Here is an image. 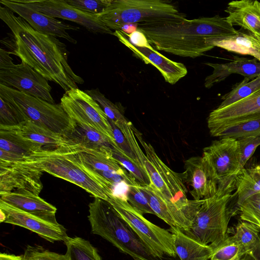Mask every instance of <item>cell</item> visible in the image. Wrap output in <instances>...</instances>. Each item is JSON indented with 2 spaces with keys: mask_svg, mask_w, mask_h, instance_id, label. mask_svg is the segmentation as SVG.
Instances as JSON below:
<instances>
[{
  "mask_svg": "<svg viewBox=\"0 0 260 260\" xmlns=\"http://www.w3.org/2000/svg\"><path fill=\"white\" fill-rule=\"evenodd\" d=\"M0 18L12 32L8 41L11 53L18 56L46 80L64 91L78 88L83 79L76 74L68 60L66 45L56 37L35 30L24 19L9 8L0 7Z\"/></svg>",
  "mask_w": 260,
  "mask_h": 260,
  "instance_id": "obj_1",
  "label": "cell"
},
{
  "mask_svg": "<svg viewBox=\"0 0 260 260\" xmlns=\"http://www.w3.org/2000/svg\"><path fill=\"white\" fill-rule=\"evenodd\" d=\"M255 260H260V238L256 245L249 252Z\"/></svg>",
  "mask_w": 260,
  "mask_h": 260,
  "instance_id": "obj_49",
  "label": "cell"
},
{
  "mask_svg": "<svg viewBox=\"0 0 260 260\" xmlns=\"http://www.w3.org/2000/svg\"><path fill=\"white\" fill-rule=\"evenodd\" d=\"M234 195L214 196L203 199L191 225L183 232L186 235L213 249L228 237L229 221L228 204Z\"/></svg>",
  "mask_w": 260,
  "mask_h": 260,
  "instance_id": "obj_5",
  "label": "cell"
},
{
  "mask_svg": "<svg viewBox=\"0 0 260 260\" xmlns=\"http://www.w3.org/2000/svg\"><path fill=\"white\" fill-rule=\"evenodd\" d=\"M85 91L100 105L109 120L116 125L126 119L119 107L106 98L98 88Z\"/></svg>",
  "mask_w": 260,
  "mask_h": 260,
  "instance_id": "obj_37",
  "label": "cell"
},
{
  "mask_svg": "<svg viewBox=\"0 0 260 260\" xmlns=\"http://www.w3.org/2000/svg\"><path fill=\"white\" fill-rule=\"evenodd\" d=\"M72 146L44 151L32 159L43 172L80 186L94 198L107 201L108 195L106 190L85 170Z\"/></svg>",
  "mask_w": 260,
  "mask_h": 260,
  "instance_id": "obj_7",
  "label": "cell"
},
{
  "mask_svg": "<svg viewBox=\"0 0 260 260\" xmlns=\"http://www.w3.org/2000/svg\"><path fill=\"white\" fill-rule=\"evenodd\" d=\"M66 139L71 145L96 152L113 155V150L116 151L111 142L102 134L75 121Z\"/></svg>",
  "mask_w": 260,
  "mask_h": 260,
  "instance_id": "obj_23",
  "label": "cell"
},
{
  "mask_svg": "<svg viewBox=\"0 0 260 260\" xmlns=\"http://www.w3.org/2000/svg\"><path fill=\"white\" fill-rule=\"evenodd\" d=\"M260 118V89L228 107L212 111L207 124L211 135L215 137L222 129L249 120Z\"/></svg>",
  "mask_w": 260,
  "mask_h": 260,
  "instance_id": "obj_15",
  "label": "cell"
},
{
  "mask_svg": "<svg viewBox=\"0 0 260 260\" xmlns=\"http://www.w3.org/2000/svg\"><path fill=\"white\" fill-rule=\"evenodd\" d=\"M111 30H119L126 24L180 21L186 19L173 4L162 0H112L99 14Z\"/></svg>",
  "mask_w": 260,
  "mask_h": 260,
  "instance_id": "obj_4",
  "label": "cell"
},
{
  "mask_svg": "<svg viewBox=\"0 0 260 260\" xmlns=\"http://www.w3.org/2000/svg\"><path fill=\"white\" fill-rule=\"evenodd\" d=\"M0 3L24 19L35 30L63 38L73 44L77 43V41L67 30H78L79 27L64 23L55 18L44 15L20 3L18 0H1Z\"/></svg>",
  "mask_w": 260,
  "mask_h": 260,
  "instance_id": "obj_17",
  "label": "cell"
},
{
  "mask_svg": "<svg viewBox=\"0 0 260 260\" xmlns=\"http://www.w3.org/2000/svg\"><path fill=\"white\" fill-rule=\"evenodd\" d=\"M17 128L24 137L40 144L46 151L71 145L62 135L30 120L25 121Z\"/></svg>",
  "mask_w": 260,
  "mask_h": 260,
  "instance_id": "obj_26",
  "label": "cell"
},
{
  "mask_svg": "<svg viewBox=\"0 0 260 260\" xmlns=\"http://www.w3.org/2000/svg\"><path fill=\"white\" fill-rule=\"evenodd\" d=\"M224 11L228 14L225 18L230 24L240 26L260 37V2L252 0L232 1Z\"/></svg>",
  "mask_w": 260,
  "mask_h": 260,
  "instance_id": "obj_22",
  "label": "cell"
},
{
  "mask_svg": "<svg viewBox=\"0 0 260 260\" xmlns=\"http://www.w3.org/2000/svg\"><path fill=\"white\" fill-rule=\"evenodd\" d=\"M260 228V227H259Z\"/></svg>",
  "mask_w": 260,
  "mask_h": 260,
  "instance_id": "obj_54",
  "label": "cell"
},
{
  "mask_svg": "<svg viewBox=\"0 0 260 260\" xmlns=\"http://www.w3.org/2000/svg\"><path fill=\"white\" fill-rule=\"evenodd\" d=\"M71 6L82 12L92 14L102 13L112 0H65Z\"/></svg>",
  "mask_w": 260,
  "mask_h": 260,
  "instance_id": "obj_44",
  "label": "cell"
},
{
  "mask_svg": "<svg viewBox=\"0 0 260 260\" xmlns=\"http://www.w3.org/2000/svg\"><path fill=\"white\" fill-rule=\"evenodd\" d=\"M240 149L239 173L260 145V136L244 137L237 139Z\"/></svg>",
  "mask_w": 260,
  "mask_h": 260,
  "instance_id": "obj_42",
  "label": "cell"
},
{
  "mask_svg": "<svg viewBox=\"0 0 260 260\" xmlns=\"http://www.w3.org/2000/svg\"><path fill=\"white\" fill-rule=\"evenodd\" d=\"M174 236V246L180 260H210L213 249L186 235L176 227L169 229Z\"/></svg>",
  "mask_w": 260,
  "mask_h": 260,
  "instance_id": "obj_27",
  "label": "cell"
},
{
  "mask_svg": "<svg viewBox=\"0 0 260 260\" xmlns=\"http://www.w3.org/2000/svg\"><path fill=\"white\" fill-rule=\"evenodd\" d=\"M113 35L145 63L154 66L161 74L166 82L174 84L186 75L187 70L183 63L168 58L153 47L148 48L133 45L121 30H115Z\"/></svg>",
  "mask_w": 260,
  "mask_h": 260,
  "instance_id": "obj_19",
  "label": "cell"
},
{
  "mask_svg": "<svg viewBox=\"0 0 260 260\" xmlns=\"http://www.w3.org/2000/svg\"><path fill=\"white\" fill-rule=\"evenodd\" d=\"M6 219V215L5 213L0 210V221L1 222H4Z\"/></svg>",
  "mask_w": 260,
  "mask_h": 260,
  "instance_id": "obj_51",
  "label": "cell"
},
{
  "mask_svg": "<svg viewBox=\"0 0 260 260\" xmlns=\"http://www.w3.org/2000/svg\"><path fill=\"white\" fill-rule=\"evenodd\" d=\"M203 155L210 162L218 182L217 194H231L236 189L239 174L240 149L237 139L222 137L203 149Z\"/></svg>",
  "mask_w": 260,
  "mask_h": 260,
  "instance_id": "obj_11",
  "label": "cell"
},
{
  "mask_svg": "<svg viewBox=\"0 0 260 260\" xmlns=\"http://www.w3.org/2000/svg\"><path fill=\"white\" fill-rule=\"evenodd\" d=\"M138 29L156 50L190 58L201 56L214 48L208 43V38L238 32L225 17L218 15L176 22L139 23Z\"/></svg>",
  "mask_w": 260,
  "mask_h": 260,
  "instance_id": "obj_2",
  "label": "cell"
},
{
  "mask_svg": "<svg viewBox=\"0 0 260 260\" xmlns=\"http://www.w3.org/2000/svg\"><path fill=\"white\" fill-rule=\"evenodd\" d=\"M18 1L44 15L76 22L91 32L113 35L114 32L100 20L99 14L80 11L69 5L65 0Z\"/></svg>",
  "mask_w": 260,
  "mask_h": 260,
  "instance_id": "obj_14",
  "label": "cell"
},
{
  "mask_svg": "<svg viewBox=\"0 0 260 260\" xmlns=\"http://www.w3.org/2000/svg\"><path fill=\"white\" fill-rule=\"evenodd\" d=\"M0 96L13 104L28 120L46 126L65 138L71 130L74 121L60 104H52L1 84Z\"/></svg>",
  "mask_w": 260,
  "mask_h": 260,
  "instance_id": "obj_8",
  "label": "cell"
},
{
  "mask_svg": "<svg viewBox=\"0 0 260 260\" xmlns=\"http://www.w3.org/2000/svg\"><path fill=\"white\" fill-rule=\"evenodd\" d=\"M241 260H255V258L250 254H246Z\"/></svg>",
  "mask_w": 260,
  "mask_h": 260,
  "instance_id": "obj_50",
  "label": "cell"
},
{
  "mask_svg": "<svg viewBox=\"0 0 260 260\" xmlns=\"http://www.w3.org/2000/svg\"><path fill=\"white\" fill-rule=\"evenodd\" d=\"M72 149L82 166L100 171L121 172L126 171L112 154L94 152L72 145Z\"/></svg>",
  "mask_w": 260,
  "mask_h": 260,
  "instance_id": "obj_28",
  "label": "cell"
},
{
  "mask_svg": "<svg viewBox=\"0 0 260 260\" xmlns=\"http://www.w3.org/2000/svg\"><path fill=\"white\" fill-rule=\"evenodd\" d=\"M11 53L0 49V84L55 104L48 80L23 61L14 64Z\"/></svg>",
  "mask_w": 260,
  "mask_h": 260,
  "instance_id": "obj_10",
  "label": "cell"
},
{
  "mask_svg": "<svg viewBox=\"0 0 260 260\" xmlns=\"http://www.w3.org/2000/svg\"><path fill=\"white\" fill-rule=\"evenodd\" d=\"M238 210L242 220L260 227V191L246 199Z\"/></svg>",
  "mask_w": 260,
  "mask_h": 260,
  "instance_id": "obj_39",
  "label": "cell"
},
{
  "mask_svg": "<svg viewBox=\"0 0 260 260\" xmlns=\"http://www.w3.org/2000/svg\"><path fill=\"white\" fill-rule=\"evenodd\" d=\"M88 218L92 234L135 260H165L156 255L107 201L95 197L89 205Z\"/></svg>",
  "mask_w": 260,
  "mask_h": 260,
  "instance_id": "obj_3",
  "label": "cell"
},
{
  "mask_svg": "<svg viewBox=\"0 0 260 260\" xmlns=\"http://www.w3.org/2000/svg\"><path fill=\"white\" fill-rule=\"evenodd\" d=\"M257 38H258V39L259 42V43H260V37H257Z\"/></svg>",
  "mask_w": 260,
  "mask_h": 260,
  "instance_id": "obj_52",
  "label": "cell"
},
{
  "mask_svg": "<svg viewBox=\"0 0 260 260\" xmlns=\"http://www.w3.org/2000/svg\"><path fill=\"white\" fill-rule=\"evenodd\" d=\"M260 89V77L250 80L244 78L234 86L229 93L221 98L222 102L217 108H223L239 102L252 94Z\"/></svg>",
  "mask_w": 260,
  "mask_h": 260,
  "instance_id": "obj_33",
  "label": "cell"
},
{
  "mask_svg": "<svg viewBox=\"0 0 260 260\" xmlns=\"http://www.w3.org/2000/svg\"><path fill=\"white\" fill-rule=\"evenodd\" d=\"M0 260H23V258L22 255L1 253L0 254Z\"/></svg>",
  "mask_w": 260,
  "mask_h": 260,
  "instance_id": "obj_48",
  "label": "cell"
},
{
  "mask_svg": "<svg viewBox=\"0 0 260 260\" xmlns=\"http://www.w3.org/2000/svg\"><path fill=\"white\" fill-rule=\"evenodd\" d=\"M260 136V118L249 120L227 127L215 137L238 139L244 137Z\"/></svg>",
  "mask_w": 260,
  "mask_h": 260,
  "instance_id": "obj_34",
  "label": "cell"
},
{
  "mask_svg": "<svg viewBox=\"0 0 260 260\" xmlns=\"http://www.w3.org/2000/svg\"><path fill=\"white\" fill-rule=\"evenodd\" d=\"M107 201L157 257L164 258L165 254L176 256L174 236L169 230L146 219L126 199L112 194Z\"/></svg>",
  "mask_w": 260,
  "mask_h": 260,
  "instance_id": "obj_9",
  "label": "cell"
},
{
  "mask_svg": "<svg viewBox=\"0 0 260 260\" xmlns=\"http://www.w3.org/2000/svg\"><path fill=\"white\" fill-rule=\"evenodd\" d=\"M123 32L126 36L128 37V39L133 45L140 47L148 48L152 47V46L149 43L146 36L142 31L137 29V30L128 35Z\"/></svg>",
  "mask_w": 260,
  "mask_h": 260,
  "instance_id": "obj_46",
  "label": "cell"
},
{
  "mask_svg": "<svg viewBox=\"0 0 260 260\" xmlns=\"http://www.w3.org/2000/svg\"><path fill=\"white\" fill-rule=\"evenodd\" d=\"M113 157L141 186H146L151 184L149 177L146 170L135 161L128 158L118 151H113Z\"/></svg>",
  "mask_w": 260,
  "mask_h": 260,
  "instance_id": "obj_38",
  "label": "cell"
},
{
  "mask_svg": "<svg viewBox=\"0 0 260 260\" xmlns=\"http://www.w3.org/2000/svg\"><path fill=\"white\" fill-rule=\"evenodd\" d=\"M0 210L6 215L4 222L27 229L50 242H64L68 236L67 230L62 225L47 222L1 200Z\"/></svg>",
  "mask_w": 260,
  "mask_h": 260,
  "instance_id": "obj_18",
  "label": "cell"
},
{
  "mask_svg": "<svg viewBox=\"0 0 260 260\" xmlns=\"http://www.w3.org/2000/svg\"><path fill=\"white\" fill-rule=\"evenodd\" d=\"M247 253L248 252L245 248L234 242L228 237L222 243L213 249L210 259L241 260Z\"/></svg>",
  "mask_w": 260,
  "mask_h": 260,
  "instance_id": "obj_36",
  "label": "cell"
},
{
  "mask_svg": "<svg viewBox=\"0 0 260 260\" xmlns=\"http://www.w3.org/2000/svg\"><path fill=\"white\" fill-rule=\"evenodd\" d=\"M125 196L127 202L142 214L149 213L154 214L151 208L147 197L138 183L127 186L125 192Z\"/></svg>",
  "mask_w": 260,
  "mask_h": 260,
  "instance_id": "obj_40",
  "label": "cell"
},
{
  "mask_svg": "<svg viewBox=\"0 0 260 260\" xmlns=\"http://www.w3.org/2000/svg\"><path fill=\"white\" fill-rule=\"evenodd\" d=\"M205 64L213 69L212 73L205 78L204 85L207 88H210L233 74H240L250 80L260 77V62L255 58L234 56V60L228 63Z\"/></svg>",
  "mask_w": 260,
  "mask_h": 260,
  "instance_id": "obj_20",
  "label": "cell"
},
{
  "mask_svg": "<svg viewBox=\"0 0 260 260\" xmlns=\"http://www.w3.org/2000/svg\"><path fill=\"white\" fill-rule=\"evenodd\" d=\"M116 126L123 134L129 147L137 158L139 164L145 169V161L147 157L145 153L140 148L138 141L136 139V137L133 128V124L126 118Z\"/></svg>",
  "mask_w": 260,
  "mask_h": 260,
  "instance_id": "obj_41",
  "label": "cell"
},
{
  "mask_svg": "<svg viewBox=\"0 0 260 260\" xmlns=\"http://www.w3.org/2000/svg\"><path fill=\"white\" fill-rule=\"evenodd\" d=\"M133 128L147 157L144 167L151 184L182 210L191 222L194 201L189 200L187 198V190L181 174L175 172L167 166L157 155L152 145L144 140L142 134L134 126Z\"/></svg>",
  "mask_w": 260,
  "mask_h": 260,
  "instance_id": "obj_6",
  "label": "cell"
},
{
  "mask_svg": "<svg viewBox=\"0 0 260 260\" xmlns=\"http://www.w3.org/2000/svg\"><path fill=\"white\" fill-rule=\"evenodd\" d=\"M213 47H218L228 51L252 56L260 62V43L256 36L251 32L238 30L237 34L207 39Z\"/></svg>",
  "mask_w": 260,
  "mask_h": 260,
  "instance_id": "obj_24",
  "label": "cell"
},
{
  "mask_svg": "<svg viewBox=\"0 0 260 260\" xmlns=\"http://www.w3.org/2000/svg\"><path fill=\"white\" fill-rule=\"evenodd\" d=\"M236 189L238 209L246 199L260 191V164L240 172L236 178Z\"/></svg>",
  "mask_w": 260,
  "mask_h": 260,
  "instance_id": "obj_29",
  "label": "cell"
},
{
  "mask_svg": "<svg viewBox=\"0 0 260 260\" xmlns=\"http://www.w3.org/2000/svg\"><path fill=\"white\" fill-rule=\"evenodd\" d=\"M109 122L113 129V133L115 142L117 146L120 149V152L128 158L135 161L138 165L142 167L139 164L137 158L134 155L131 148L129 147L124 136H123L121 131L114 123L110 120Z\"/></svg>",
  "mask_w": 260,
  "mask_h": 260,
  "instance_id": "obj_45",
  "label": "cell"
},
{
  "mask_svg": "<svg viewBox=\"0 0 260 260\" xmlns=\"http://www.w3.org/2000/svg\"><path fill=\"white\" fill-rule=\"evenodd\" d=\"M23 260H69L67 255L50 251L38 246L28 245L24 254Z\"/></svg>",
  "mask_w": 260,
  "mask_h": 260,
  "instance_id": "obj_43",
  "label": "cell"
},
{
  "mask_svg": "<svg viewBox=\"0 0 260 260\" xmlns=\"http://www.w3.org/2000/svg\"><path fill=\"white\" fill-rule=\"evenodd\" d=\"M60 104L74 121L98 131L111 142L116 151L120 152L108 117L100 105L85 91L76 88L66 91Z\"/></svg>",
  "mask_w": 260,
  "mask_h": 260,
  "instance_id": "obj_12",
  "label": "cell"
},
{
  "mask_svg": "<svg viewBox=\"0 0 260 260\" xmlns=\"http://www.w3.org/2000/svg\"><path fill=\"white\" fill-rule=\"evenodd\" d=\"M141 188L147 197L149 205L154 212V215L163 220L171 228H177L168 208V199L151 184L146 186H141Z\"/></svg>",
  "mask_w": 260,
  "mask_h": 260,
  "instance_id": "obj_31",
  "label": "cell"
},
{
  "mask_svg": "<svg viewBox=\"0 0 260 260\" xmlns=\"http://www.w3.org/2000/svg\"><path fill=\"white\" fill-rule=\"evenodd\" d=\"M64 242L69 260H102L97 249L83 238L68 236Z\"/></svg>",
  "mask_w": 260,
  "mask_h": 260,
  "instance_id": "obj_30",
  "label": "cell"
},
{
  "mask_svg": "<svg viewBox=\"0 0 260 260\" xmlns=\"http://www.w3.org/2000/svg\"><path fill=\"white\" fill-rule=\"evenodd\" d=\"M0 126L17 127L25 121L26 117L10 102L0 96Z\"/></svg>",
  "mask_w": 260,
  "mask_h": 260,
  "instance_id": "obj_35",
  "label": "cell"
},
{
  "mask_svg": "<svg viewBox=\"0 0 260 260\" xmlns=\"http://www.w3.org/2000/svg\"><path fill=\"white\" fill-rule=\"evenodd\" d=\"M181 174L184 182L191 188L189 191L194 200L199 201L216 195L218 182L214 170L205 156H193L185 160Z\"/></svg>",
  "mask_w": 260,
  "mask_h": 260,
  "instance_id": "obj_16",
  "label": "cell"
},
{
  "mask_svg": "<svg viewBox=\"0 0 260 260\" xmlns=\"http://www.w3.org/2000/svg\"><path fill=\"white\" fill-rule=\"evenodd\" d=\"M229 237L249 253L259 241L260 228L251 222L242 220L237 224L234 234Z\"/></svg>",
  "mask_w": 260,
  "mask_h": 260,
  "instance_id": "obj_32",
  "label": "cell"
},
{
  "mask_svg": "<svg viewBox=\"0 0 260 260\" xmlns=\"http://www.w3.org/2000/svg\"><path fill=\"white\" fill-rule=\"evenodd\" d=\"M43 172L32 158L24 161L0 160V194L17 192L39 196Z\"/></svg>",
  "mask_w": 260,
  "mask_h": 260,
  "instance_id": "obj_13",
  "label": "cell"
},
{
  "mask_svg": "<svg viewBox=\"0 0 260 260\" xmlns=\"http://www.w3.org/2000/svg\"><path fill=\"white\" fill-rule=\"evenodd\" d=\"M138 27V24H126L119 30L128 35L137 30Z\"/></svg>",
  "mask_w": 260,
  "mask_h": 260,
  "instance_id": "obj_47",
  "label": "cell"
},
{
  "mask_svg": "<svg viewBox=\"0 0 260 260\" xmlns=\"http://www.w3.org/2000/svg\"><path fill=\"white\" fill-rule=\"evenodd\" d=\"M0 200L47 222L58 224L55 217L56 208L46 202L38 195L12 192L0 194Z\"/></svg>",
  "mask_w": 260,
  "mask_h": 260,
  "instance_id": "obj_21",
  "label": "cell"
},
{
  "mask_svg": "<svg viewBox=\"0 0 260 260\" xmlns=\"http://www.w3.org/2000/svg\"><path fill=\"white\" fill-rule=\"evenodd\" d=\"M210 260H218V259H210Z\"/></svg>",
  "mask_w": 260,
  "mask_h": 260,
  "instance_id": "obj_53",
  "label": "cell"
},
{
  "mask_svg": "<svg viewBox=\"0 0 260 260\" xmlns=\"http://www.w3.org/2000/svg\"><path fill=\"white\" fill-rule=\"evenodd\" d=\"M0 149L28 158L45 150L40 144L24 137L17 127L0 126Z\"/></svg>",
  "mask_w": 260,
  "mask_h": 260,
  "instance_id": "obj_25",
  "label": "cell"
}]
</instances>
